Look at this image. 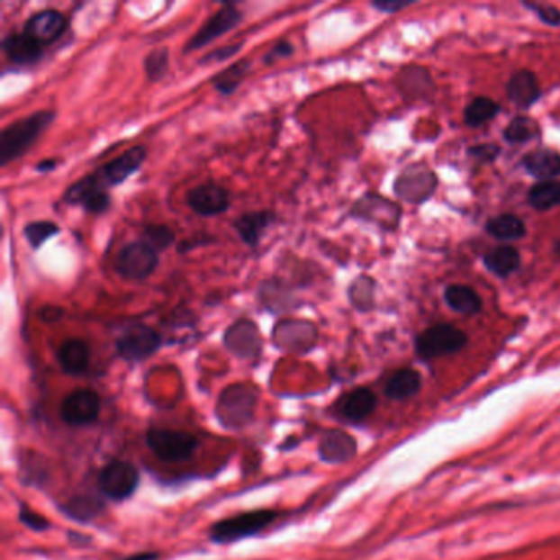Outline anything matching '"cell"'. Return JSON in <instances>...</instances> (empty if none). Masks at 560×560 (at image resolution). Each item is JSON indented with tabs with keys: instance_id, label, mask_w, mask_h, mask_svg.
I'll return each mask as SVG.
<instances>
[{
	"instance_id": "6da1fadb",
	"label": "cell",
	"mask_w": 560,
	"mask_h": 560,
	"mask_svg": "<svg viewBox=\"0 0 560 560\" xmlns=\"http://www.w3.org/2000/svg\"><path fill=\"white\" fill-rule=\"evenodd\" d=\"M55 117L57 113L53 111H38L7 125L0 131V165L7 167L19 159L53 123Z\"/></svg>"
},
{
	"instance_id": "7a4b0ae2",
	"label": "cell",
	"mask_w": 560,
	"mask_h": 560,
	"mask_svg": "<svg viewBox=\"0 0 560 560\" xmlns=\"http://www.w3.org/2000/svg\"><path fill=\"white\" fill-rule=\"evenodd\" d=\"M257 404L258 390L253 384H229L219 394L215 404V416L225 429H243L252 422Z\"/></svg>"
},
{
	"instance_id": "3957f363",
	"label": "cell",
	"mask_w": 560,
	"mask_h": 560,
	"mask_svg": "<svg viewBox=\"0 0 560 560\" xmlns=\"http://www.w3.org/2000/svg\"><path fill=\"white\" fill-rule=\"evenodd\" d=\"M278 513L273 510H255L248 513L237 514L232 518H225L211 526L209 537L215 544H232L247 537L257 536L275 523Z\"/></svg>"
},
{
	"instance_id": "277c9868",
	"label": "cell",
	"mask_w": 560,
	"mask_h": 560,
	"mask_svg": "<svg viewBox=\"0 0 560 560\" xmlns=\"http://www.w3.org/2000/svg\"><path fill=\"white\" fill-rule=\"evenodd\" d=\"M145 158H147V149L143 145H135L127 151H123L119 158L105 163L101 168L87 175V179L93 183L94 186L103 191H109L111 187L121 186L123 181H127L131 175H135L140 169Z\"/></svg>"
},
{
	"instance_id": "5b68a950",
	"label": "cell",
	"mask_w": 560,
	"mask_h": 560,
	"mask_svg": "<svg viewBox=\"0 0 560 560\" xmlns=\"http://www.w3.org/2000/svg\"><path fill=\"white\" fill-rule=\"evenodd\" d=\"M467 346V336L450 324L429 327L416 337V352L424 360L457 354Z\"/></svg>"
},
{
	"instance_id": "8992f818",
	"label": "cell",
	"mask_w": 560,
	"mask_h": 560,
	"mask_svg": "<svg viewBox=\"0 0 560 560\" xmlns=\"http://www.w3.org/2000/svg\"><path fill=\"white\" fill-rule=\"evenodd\" d=\"M158 252L145 240L127 243L115 258V271L127 280H145L158 266Z\"/></svg>"
},
{
	"instance_id": "52a82bcc",
	"label": "cell",
	"mask_w": 560,
	"mask_h": 560,
	"mask_svg": "<svg viewBox=\"0 0 560 560\" xmlns=\"http://www.w3.org/2000/svg\"><path fill=\"white\" fill-rule=\"evenodd\" d=\"M196 438L183 430L159 429L151 428L147 432V446L157 457L165 462H181L194 454Z\"/></svg>"
},
{
	"instance_id": "ba28073f",
	"label": "cell",
	"mask_w": 560,
	"mask_h": 560,
	"mask_svg": "<svg viewBox=\"0 0 560 560\" xmlns=\"http://www.w3.org/2000/svg\"><path fill=\"white\" fill-rule=\"evenodd\" d=\"M273 344L285 352L306 354L318 342V327L309 321L283 319L271 332Z\"/></svg>"
},
{
	"instance_id": "9c48e42d",
	"label": "cell",
	"mask_w": 560,
	"mask_h": 560,
	"mask_svg": "<svg viewBox=\"0 0 560 560\" xmlns=\"http://www.w3.org/2000/svg\"><path fill=\"white\" fill-rule=\"evenodd\" d=\"M99 490L104 496L113 501H122L131 498L140 483V474L131 462L115 460L101 470L99 474Z\"/></svg>"
},
{
	"instance_id": "30bf717a",
	"label": "cell",
	"mask_w": 560,
	"mask_h": 560,
	"mask_svg": "<svg viewBox=\"0 0 560 560\" xmlns=\"http://www.w3.org/2000/svg\"><path fill=\"white\" fill-rule=\"evenodd\" d=\"M159 347L161 336L155 329L143 324L127 327L115 342L117 354L127 362H141L158 352Z\"/></svg>"
},
{
	"instance_id": "8fae6325",
	"label": "cell",
	"mask_w": 560,
	"mask_h": 560,
	"mask_svg": "<svg viewBox=\"0 0 560 560\" xmlns=\"http://www.w3.org/2000/svg\"><path fill=\"white\" fill-rule=\"evenodd\" d=\"M438 187V177L428 167L412 165L394 181V193L406 203L420 204L428 201Z\"/></svg>"
},
{
	"instance_id": "7c38bea8",
	"label": "cell",
	"mask_w": 560,
	"mask_h": 560,
	"mask_svg": "<svg viewBox=\"0 0 560 560\" xmlns=\"http://www.w3.org/2000/svg\"><path fill=\"white\" fill-rule=\"evenodd\" d=\"M99 412H101V398L97 393L89 388L69 393L61 402L59 410L61 420L73 428L93 424L94 420L99 418Z\"/></svg>"
},
{
	"instance_id": "4fadbf2b",
	"label": "cell",
	"mask_w": 560,
	"mask_h": 560,
	"mask_svg": "<svg viewBox=\"0 0 560 560\" xmlns=\"http://www.w3.org/2000/svg\"><path fill=\"white\" fill-rule=\"evenodd\" d=\"M243 20V14L235 7L234 4H225L215 12L212 17L207 19L206 23L201 27L194 37L187 41L186 47L183 48L185 53H191L194 50L207 47L212 43L215 38L222 37L234 30Z\"/></svg>"
},
{
	"instance_id": "5bb4252c",
	"label": "cell",
	"mask_w": 560,
	"mask_h": 560,
	"mask_svg": "<svg viewBox=\"0 0 560 560\" xmlns=\"http://www.w3.org/2000/svg\"><path fill=\"white\" fill-rule=\"evenodd\" d=\"M224 346L230 354L239 358L250 360L262 354V334L260 329L248 319H239L225 330Z\"/></svg>"
},
{
	"instance_id": "9a60e30c",
	"label": "cell",
	"mask_w": 560,
	"mask_h": 560,
	"mask_svg": "<svg viewBox=\"0 0 560 560\" xmlns=\"http://www.w3.org/2000/svg\"><path fill=\"white\" fill-rule=\"evenodd\" d=\"M187 206L196 214L203 217L224 214L230 206V194L224 186L215 183H204L201 186L193 187L187 191Z\"/></svg>"
},
{
	"instance_id": "2e32d148",
	"label": "cell",
	"mask_w": 560,
	"mask_h": 560,
	"mask_svg": "<svg viewBox=\"0 0 560 560\" xmlns=\"http://www.w3.org/2000/svg\"><path fill=\"white\" fill-rule=\"evenodd\" d=\"M352 215L375 222L384 229H394L400 224L402 211L394 203L384 197L366 194L355 204Z\"/></svg>"
},
{
	"instance_id": "e0dca14e",
	"label": "cell",
	"mask_w": 560,
	"mask_h": 560,
	"mask_svg": "<svg viewBox=\"0 0 560 560\" xmlns=\"http://www.w3.org/2000/svg\"><path fill=\"white\" fill-rule=\"evenodd\" d=\"M65 15L55 9L40 10L25 23V33L38 41L41 47L55 43L65 33Z\"/></svg>"
},
{
	"instance_id": "ac0fdd59",
	"label": "cell",
	"mask_w": 560,
	"mask_h": 560,
	"mask_svg": "<svg viewBox=\"0 0 560 560\" xmlns=\"http://www.w3.org/2000/svg\"><path fill=\"white\" fill-rule=\"evenodd\" d=\"M63 201L71 206H81L91 214H103L111 206L109 193L94 186L87 176L81 177L68 187Z\"/></svg>"
},
{
	"instance_id": "d6986e66",
	"label": "cell",
	"mask_w": 560,
	"mask_h": 560,
	"mask_svg": "<svg viewBox=\"0 0 560 560\" xmlns=\"http://www.w3.org/2000/svg\"><path fill=\"white\" fill-rule=\"evenodd\" d=\"M319 457L329 465L347 464L357 456V440L346 430L330 429L319 440Z\"/></svg>"
},
{
	"instance_id": "ffe728a7",
	"label": "cell",
	"mask_w": 560,
	"mask_h": 560,
	"mask_svg": "<svg viewBox=\"0 0 560 560\" xmlns=\"http://www.w3.org/2000/svg\"><path fill=\"white\" fill-rule=\"evenodd\" d=\"M2 50L15 65H33L43 57V47L25 32L5 35L2 40Z\"/></svg>"
},
{
	"instance_id": "44dd1931",
	"label": "cell",
	"mask_w": 560,
	"mask_h": 560,
	"mask_svg": "<svg viewBox=\"0 0 560 560\" xmlns=\"http://www.w3.org/2000/svg\"><path fill=\"white\" fill-rule=\"evenodd\" d=\"M506 93L514 105L521 109H529L532 104L537 103V99L541 97V87L531 71H519L511 76V79L508 81Z\"/></svg>"
},
{
	"instance_id": "7402d4cb",
	"label": "cell",
	"mask_w": 560,
	"mask_h": 560,
	"mask_svg": "<svg viewBox=\"0 0 560 560\" xmlns=\"http://www.w3.org/2000/svg\"><path fill=\"white\" fill-rule=\"evenodd\" d=\"M275 219H276V215L270 211L247 212L235 221L234 229L243 242L250 245V247H257L262 240L265 230L275 222Z\"/></svg>"
},
{
	"instance_id": "603a6c76",
	"label": "cell",
	"mask_w": 560,
	"mask_h": 560,
	"mask_svg": "<svg viewBox=\"0 0 560 560\" xmlns=\"http://www.w3.org/2000/svg\"><path fill=\"white\" fill-rule=\"evenodd\" d=\"M89 347L79 339H68L58 350V362L63 372L73 376L85 374L89 366Z\"/></svg>"
},
{
	"instance_id": "cb8c5ba5",
	"label": "cell",
	"mask_w": 560,
	"mask_h": 560,
	"mask_svg": "<svg viewBox=\"0 0 560 560\" xmlns=\"http://www.w3.org/2000/svg\"><path fill=\"white\" fill-rule=\"evenodd\" d=\"M375 408H376V398H375L374 392L368 388H357L354 392L346 394L339 404L340 414L346 420H354V422L366 420L375 411Z\"/></svg>"
},
{
	"instance_id": "d4e9b609",
	"label": "cell",
	"mask_w": 560,
	"mask_h": 560,
	"mask_svg": "<svg viewBox=\"0 0 560 560\" xmlns=\"http://www.w3.org/2000/svg\"><path fill=\"white\" fill-rule=\"evenodd\" d=\"M420 375L412 368H402L390 376L384 386V394L393 402H404L420 392Z\"/></svg>"
},
{
	"instance_id": "484cf974",
	"label": "cell",
	"mask_w": 560,
	"mask_h": 560,
	"mask_svg": "<svg viewBox=\"0 0 560 560\" xmlns=\"http://www.w3.org/2000/svg\"><path fill=\"white\" fill-rule=\"evenodd\" d=\"M528 173L542 181H551L560 175V155L552 149H536L528 153L523 159Z\"/></svg>"
},
{
	"instance_id": "4316f807",
	"label": "cell",
	"mask_w": 560,
	"mask_h": 560,
	"mask_svg": "<svg viewBox=\"0 0 560 560\" xmlns=\"http://www.w3.org/2000/svg\"><path fill=\"white\" fill-rule=\"evenodd\" d=\"M444 298L447 301L450 309L456 312L474 316L482 309V299L476 294L475 291L464 285H452L446 290Z\"/></svg>"
},
{
	"instance_id": "83f0119b",
	"label": "cell",
	"mask_w": 560,
	"mask_h": 560,
	"mask_svg": "<svg viewBox=\"0 0 560 560\" xmlns=\"http://www.w3.org/2000/svg\"><path fill=\"white\" fill-rule=\"evenodd\" d=\"M521 265V257L513 247H498L485 255V266L501 278L510 276Z\"/></svg>"
},
{
	"instance_id": "f1b7e54d",
	"label": "cell",
	"mask_w": 560,
	"mask_h": 560,
	"mask_svg": "<svg viewBox=\"0 0 560 560\" xmlns=\"http://www.w3.org/2000/svg\"><path fill=\"white\" fill-rule=\"evenodd\" d=\"M63 511L75 521L89 523L103 513L104 503L95 496L76 495L65 504Z\"/></svg>"
},
{
	"instance_id": "f546056e",
	"label": "cell",
	"mask_w": 560,
	"mask_h": 560,
	"mask_svg": "<svg viewBox=\"0 0 560 560\" xmlns=\"http://www.w3.org/2000/svg\"><path fill=\"white\" fill-rule=\"evenodd\" d=\"M486 230L498 240H518L526 235L523 221L513 214L498 215L490 219Z\"/></svg>"
},
{
	"instance_id": "4dcf8cb0",
	"label": "cell",
	"mask_w": 560,
	"mask_h": 560,
	"mask_svg": "<svg viewBox=\"0 0 560 560\" xmlns=\"http://www.w3.org/2000/svg\"><path fill=\"white\" fill-rule=\"evenodd\" d=\"M250 68H252V63L248 59H240L234 65L222 69L221 73H217L212 77V85L219 93L229 95V94L234 93L239 86L242 85L245 76L248 75V71H250Z\"/></svg>"
},
{
	"instance_id": "1f68e13d",
	"label": "cell",
	"mask_w": 560,
	"mask_h": 560,
	"mask_svg": "<svg viewBox=\"0 0 560 560\" xmlns=\"http://www.w3.org/2000/svg\"><path fill=\"white\" fill-rule=\"evenodd\" d=\"M528 201L537 211H549L560 204L559 181H542L532 186L528 194Z\"/></svg>"
},
{
	"instance_id": "d6a6232c",
	"label": "cell",
	"mask_w": 560,
	"mask_h": 560,
	"mask_svg": "<svg viewBox=\"0 0 560 560\" xmlns=\"http://www.w3.org/2000/svg\"><path fill=\"white\" fill-rule=\"evenodd\" d=\"M500 113V105L490 97H476L475 101L468 104L465 109V123L470 127H480L486 122L495 119Z\"/></svg>"
},
{
	"instance_id": "836d02e7",
	"label": "cell",
	"mask_w": 560,
	"mask_h": 560,
	"mask_svg": "<svg viewBox=\"0 0 560 560\" xmlns=\"http://www.w3.org/2000/svg\"><path fill=\"white\" fill-rule=\"evenodd\" d=\"M539 125L529 117H516L504 131V140L508 143H524L537 137Z\"/></svg>"
},
{
	"instance_id": "e575fe53",
	"label": "cell",
	"mask_w": 560,
	"mask_h": 560,
	"mask_svg": "<svg viewBox=\"0 0 560 560\" xmlns=\"http://www.w3.org/2000/svg\"><path fill=\"white\" fill-rule=\"evenodd\" d=\"M58 234H59V227H58L55 222H50V221L30 222V224L25 225V229H23V235H25L27 242H29L30 247L35 248V250Z\"/></svg>"
},
{
	"instance_id": "d590c367",
	"label": "cell",
	"mask_w": 560,
	"mask_h": 560,
	"mask_svg": "<svg viewBox=\"0 0 560 560\" xmlns=\"http://www.w3.org/2000/svg\"><path fill=\"white\" fill-rule=\"evenodd\" d=\"M143 69L149 81H161L169 69L168 48H158L149 51L143 59Z\"/></svg>"
},
{
	"instance_id": "8d00e7d4",
	"label": "cell",
	"mask_w": 560,
	"mask_h": 560,
	"mask_svg": "<svg viewBox=\"0 0 560 560\" xmlns=\"http://www.w3.org/2000/svg\"><path fill=\"white\" fill-rule=\"evenodd\" d=\"M374 280H370L368 276H360L358 280L352 283V286L348 290V296H350V301H352L355 308L360 309V311H368V309L374 308Z\"/></svg>"
},
{
	"instance_id": "74e56055",
	"label": "cell",
	"mask_w": 560,
	"mask_h": 560,
	"mask_svg": "<svg viewBox=\"0 0 560 560\" xmlns=\"http://www.w3.org/2000/svg\"><path fill=\"white\" fill-rule=\"evenodd\" d=\"M143 240L149 243V247H153L157 252H163L175 240V232L169 229L168 225H147L143 230Z\"/></svg>"
},
{
	"instance_id": "f35d334b",
	"label": "cell",
	"mask_w": 560,
	"mask_h": 560,
	"mask_svg": "<svg viewBox=\"0 0 560 560\" xmlns=\"http://www.w3.org/2000/svg\"><path fill=\"white\" fill-rule=\"evenodd\" d=\"M19 519L20 523L25 524L32 531L43 532L51 528L47 518L35 513L29 504H20Z\"/></svg>"
},
{
	"instance_id": "ab89813d",
	"label": "cell",
	"mask_w": 560,
	"mask_h": 560,
	"mask_svg": "<svg viewBox=\"0 0 560 560\" xmlns=\"http://www.w3.org/2000/svg\"><path fill=\"white\" fill-rule=\"evenodd\" d=\"M528 9H531L534 14H537V17L546 22L547 25L552 27H559L560 25V10L552 7V5H544V4H524Z\"/></svg>"
},
{
	"instance_id": "60d3db41",
	"label": "cell",
	"mask_w": 560,
	"mask_h": 560,
	"mask_svg": "<svg viewBox=\"0 0 560 560\" xmlns=\"http://www.w3.org/2000/svg\"><path fill=\"white\" fill-rule=\"evenodd\" d=\"M243 43H234V45H227L224 48H217L212 53H209L206 57L203 58L199 63L201 65H209V63H222L224 59L237 55L240 50H242Z\"/></svg>"
},
{
	"instance_id": "b9f144b4",
	"label": "cell",
	"mask_w": 560,
	"mask_h": 560,
	"mask_svg": "<svg viewBox=\"0 0 560 560\" xmlns=\"http://www.w3.org/2000/svg\"><path fill=\"white\" fill-rule=\"evenodd\" d=\"M293 51H294V47L291 45L290 41L281 40L275 47L271 48L270 51L266 53V57L263 58V61H265L266 65H271V63L278 61L281 58L291 57Z\"/></svg>"
},
{
	"instance_id": "7bdbcfd3",
	"label": "cell",
	"mask_w": 560,
	"mask_h": 560,
	"mask_svg": "<svg viewBox=\"0 0 560 560\" xmlns=\"http://www.w3.org/2000/svg\"><path fill=\"white\" fill-rule=\"evenodd\" d=\"M468 153L474 155L475 158L483 159V161H493L496 155L500 153V149L492 143H485V145H476L474 149H468Z\"/></svg>"
},
{
	"instance_id": "ee69618b",
	"label": "cell",
	"mask_w": 560,
	"mask_h": 560,
	"mask_svg": "<svg viewBox=\"0 0 560 560\" xmlns=\"http://www.w3.org/2000/svg\"><path fill=\"white\" fill-rule=\"evenodd\" d=\"M412 2H394V0H384V2H374L375 9L382 10L384 14H394L398 10L410 7Z\"/></svg>"
},
{
	"instance_id": "f6af8a7d",
	"label": "cell",
	"mask_w": 560,
	"mask_h": 560,
	"mask_svg": "<svg viewBox=\"0 0 560 560\" xmlns=\"http://www.w3.org/2000/svg\"><path fill=\"white\" fill-rule=\"evenodd\" d=\"M61 316H63V309L57 308V306H43L38 311V318L43 322H57Z\"/></svg>"
},
{
	"instance_id": "bcb514c9",
	"label": "cell",
	"mask_w": 560,
	"mask_h": 560,
	"mask_svg": "<svg viewBox=\"0 0 560 560\" xmlns=\"http://www.w3.org/2000/svg\"><path fill=\"white\" fill-rule=\"evenodd\" d=\"M58 165H59V161H57V159H43V161L38 163L35 169H37L38 173H50V171L57 169Z\"/></svg>"
},
{
	"instance_id": "7dc6e473",
	"label": "cell",
	"mask_w": 560,
	"mask_h": 560,
	"mask_svg": "<svg viewBox=\"0 0 560 560\" xmlns=\"http://www.w3.org/2000/svg\"><path fill=\"white\" fill-rule=\"evenodd\" d=\"M158 557V552H140V554H133L131 557L123 560H157Z\"/></svg>"
}]
</instances>
